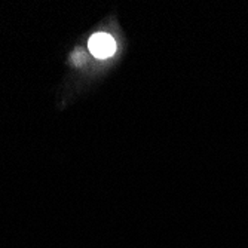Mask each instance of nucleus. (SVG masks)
I'll return each mask as SVG.
<instances>
[{
    "label": "nucleus",
    "instance_id": "obj_1",
    "mask_svg": "<svg viewBox=\"0 0 248 248\" xmlns=\"http://www.w3.org/2000/svg\"><path fill=\"white\" fill-rule=\"evenodd\" d=\"M88 46H89V51H91V54L94 57L104 60V58H108L115 54L116 42L107 33H97L89 39Z\"/></svg>",
    "mask_w": 248,
    "mask_h": 248
}]
</instances>
